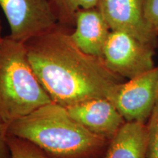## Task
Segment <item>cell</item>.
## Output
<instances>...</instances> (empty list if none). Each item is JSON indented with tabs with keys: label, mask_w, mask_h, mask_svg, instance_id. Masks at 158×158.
Segmentation results:
<instances>
[{
	"label": "cell",
	"mask_w": 158,
	"mask_h": 158,
	"mask_svg": "<svg viewBox=\"0 0 158 158\" xmlns=\"http://www.w3.org/2000/svg\"><path fill=\"white\" fill-rule=\"evenodd\" d=\"M71 29L58 23L24 43L35 73L52 101L64 107L109 99L125 79L109 70L102 58L81 50L71 39Z\"/></svg>",
	"instance_id": "1"
},
{
	"label": "cell",
	"mask_w": 158,
	"mask_h": 158,
	"mask_svg": "<svg viewBox=\"0 0 158 158\" xmlns=\"http://www.w3.org/2000/svg\"><path fill=\"white\" fill-rule=\"evenodd\" d=\"M7 133L31 142L50 158H102L109 143L89 131L66 107L54 102L13 122Z\"/></svg>",
	"instance_id": "2"
},
{
	"label": "cell",
	"mask_w": 158,
	"mask_h": 158,
	"mask_svg": "<svg viewBox=\"0 0 158 158\" xmlns=\"http://www.w3.org/2000/svg\"><path fill=\"white\" fill-rule=\"evenodd\" d=\"M53 102L29 62L24 43L0 38V121L7 126Z\"/></svg>",
	"instance_id": "3"
},
{
	"label": "cell",
	"mask_w": 158,
	"mask_h": 158,
	"mask_svg": "<svg viewBox=\"0 0 158 158\" xmlns=\"http://www.w3.org/2000/svg\"><path fill=\"white\" fill-rule=\"evenodd\" d=\"M155 49L127 33L110 31L102 59L112 72L130 80L155 68Z\"/></svg>",
	"instance_id": "4"
},
{
	"label": "cell",
	"mask_w": 158,
	"mask_h": 158,
	"mask_svg": "<svg viewBox=\"0 0 158 158\" xmlns=\"http://www.w3.org/2000/svg\"><path fill=\"white\" fill-rule=\"evenodd\" d=\"M10 29L8 36L25 43L50 31L58 21L49 0H0Z\"/></svg>",
	"instance_id": "5"
},
{
	"label": "cell",
	"mask_w": 158,
	"mask_h": 158,
	"mask_svg": "<svg viewBox=\"0 0 158 158\" xmlns=\"http://www.w3.org/2000/svg\"><path fill=\"white\" fill-rule=\"evenodd\" d=\"M109 100L126 122L146 123L158 100V66L118 84Z\"/></svg>",
	"instance_id": "6"
},
{
	"label": "cell",
	"mask_w": 158,
	"mask_h": 158,
	"mask_svg": "<svg viewBox=\"0 0 158 158\" xmlns=\"http://www.w3.org/2000/svg\"><path fill=\"white\" fill-rule=\"evenodd\" d=\"M97 8L111 31L127 33L140 41L158 46V37L146 21L143 0H99Z\"/></svg>",
	"instance_id": "7"
},
{
	"label": "cell",
	"mask_w": 158,
	"mask_h": 158,
	"mask_svg": "<svg viewBox=\"0 0 158 158\" xmlns=\"http://www.w3.org/2000/svg\"><path fill=\"white\" fill-rule=\"evenodd\" d=\"M70 116L94 135L110 141L126 121L109 99L98 98L67 107Z\"/></svg>",
	"instance_id": "8"
},
{
	"label": "cell",
	"mask_w": 158,
	"mask_h": 158,
	"mask_svg": "<svg viewBox=\"0 0 158 158\" xmlns=\"http://www.w3.org/2000/svg\"><path fill=\"white\" fill-rule=\"evenodd\" d=\"M110 29L97 7L81 9L76 15L75 28L70 32L73 43L86 54L102 57Z\"/></svg>",
	"instance_id": "9"
},
{
	"label": "cell",
	"mask_w": 158,
	"mask_h": 158,
	"mask_svg": "<svg viewBox=\"0 0 158 158\" xmlns=\"http://www.w3.org/2000/svg\"><path fill=\"white\" fill-rule=\"evenodd\" d=\"M146 123L126 122L109 141L102 158H147Z\"/></svg>",
	"instance_id": "10"
},
{
	"label": "cell",
	"mask_w": 158,
	"mask_h": 158,
	"mask_svg": "<svg viewBox=\"0 0 158 158\" xmlns=\"http://www.w3.org/2000/svg\"><path fill=\"white\" fill-rule=\"evenodd\" d=\"M58 23L74 28L76 15L81 9L97 7L99 0H49Z\"/></svg>",
	"instance_id": "11"
},
{
	"label": "cell",
	"mask_w": 158,
	"mask_h": 158,
	"mask_svg": "<svg viewBox=\"0 0 158 158\" xmlns=\"http://www.w3.org/2000/svg\"><path fill=\"white\" fill-rule=\"evenodd\" d=\"M11 158H50L43 150L27 140L7 135Z\"/></svg>",
	"instance_id": "12"
},
{
	"label": "cell",
	"mask_w": 158,
	"mask_h": 158,
	"mask_svg": "<svg viewBox=\"0 0 158 158\" xmlns=\"http://www.w3.org/2000/svg\"><path fill=\"white\" fill-rule=\"evenodd\" d=\"M146 126L148 136L147 158H158V100Z\"/></svg>",
	"instance_id": "13"
},
{
	"label": "cell",
	"mask_w": 158,
	"mask_h": 158,
	"mask_svg": "<svg viewBox=\"0 0 158 158\" xmlns=\"http://www.w3.org/2000/svg\"><path fill=\"white\" fill-rule=\"evenodd\" d=\"M144 14L149 29L158 37V0H143Z\"/></svg>",
	"instance_id": "14"
},
{
	"label": "cell",
	"mask_w": 158,
	"mask_h": 158,
	"mask_svg": "<svg viewBox=\"0 0 158 158\" xmlns=\"http://www.w3.org/2000/svg\"><path fill=\"white\" fill-rule=\"evenodd\" d=\"M0 158H11V153L7 143V126L0 121Z\"/></svg>",
	"instance_id": "15"
},
{
	"label": "cell",
	"mask_w": 158,
	"mask_h": 158,
	"mask_svg": "<svg viewBox=\"0 0 158 158\" xmlns=\"http://www.w3.org/2000/svg\"><path fill=\"white\" fill-rule=\"evenodd\" d=\"M2 21H1V19H0V38L2 37Z\"/></svg>",
	"instance_id": "16"
}]
</instances>
